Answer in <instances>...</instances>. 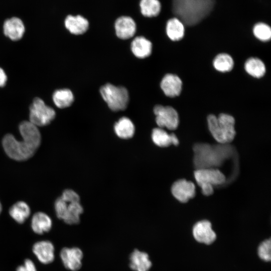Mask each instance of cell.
<instances>
[{"label": "cell", "instance_id": "cell-21", "mask_svg": "<svg viewBox=\"0 0 271 271\" xmlns=\"http://www.w3.org/2000/svg\"><path fill=\"white\" fill-rule=\"evenodd\" d=\"M114 131L120 138L127 139L131 138L135 131V127L131 120L126 117L120 118L114 124Z\"/></svg>", "mask_w": 271, "mask_h": 271}, {"label": "cell", "instance_id": "cell-1", "mask_svg": "<svg viewBox=\"0 0 271 271\" xmlns=\"http://www.w3.org/2000/svg\"><path fill=\"white\" fill-rule=\"evenodd\" d=\"M19 130L23 141H18L12 134H7L2 145L7 155L16 161H25L31 158L40 145L41 133L35 125L30 121H22Z\"/></svg>", "mask_w": 271, "mask_h": 271}, {"label": "cell", "instance_id": "cell-9", "mask_svg": "<svg viewBox=\"0 0 271 271\" xmlns=\"http://www.w3.org/2000/svg\"><path fill=\"white\" fill-rule=\"evenodd\" d=\"M60 255L66 268L76 271L81 267L83 252L80 248L64 247L61 250Z\"/></svg>", "mask_w": 271, "mask_h": 271}, {"label": "cell", "instance_id": "cell-2", "mask_svg": "<svg viewBox=\"0 0 271 271\" xmlns=\"http://www.w3.org/2000/svg\"><path fill=\"white\" fill-rule=\"evenodd\" d=\"M193 162L196 169L217 168L232 157L234 150L229 144L212 145L197 143L193 146Z\"/></svg>", "mask_w": 271, "mask_h": 271}, {"label": "cell", "instance_id": "cell-22", "mask_svg": "<svg viewBox=\"0 0 271 271\" xmlns=\"http://www.w3.org/2000/svg\"><path fill=\"white\" fill-rule=\"evenodd\" d=\"M185 29L183 23L178 18H173L168 21L166 25V33L172 41H179L184 35Z\"/></svg>", "mask_w": 271, "mask_h": 271}, {"label": "cell", "instance_id": "cell-6", "mask_svg": "<svg viewBox=\"0 0 271 271\" xmlns=\"http://www.w3.org/2000/svg\"><path fill=\"white\" fill-rule=\"evenodd\" d=\"M194 177L202 193L209 196L214 192L213 187L223 185L225 176L217 168H202L194 171Z\"/></svg>", "mask_w": 271, "mask_h": 271}, {"label": "cell", "instance_id": "cell-8", "mask_svg": "<svg viewBox=\"0 0 271 271\" xmlns=\"http://www.w3.org/2000/svg\"><path fill=\"white\" fill-rule=\"evenodd\" d=\"M156 115V121L161 128L166 127L169 129L174 130L178 126L179 119L177 111L170 106L157 105L154 108Z\"/></svg>", "mask_w": 271, "mask_h": 271}, {"label": "cell", "instance_id": "cell-32", "mask_svg": "<svg viewBox=\"0 0 271 271\" xmlns=\"http://www.w3.org/2000/svg\"><path fill=\"white\" fill-rule=\"evenodd\" d=\"M66 202L68 203L78 202L80 197L78 194L71 189L64 190L61 196Z\"/></svg>", "mask_w": 271, "mask_h": 271}, {"label": "cell", "instance_id": "cell-33", "mask_svg": "<svg viewBox=\"0 0 271 271\" xmlns=\"http://www.w3.org/2000/svg\"><path fill=\"white\" fill-rule=\"evenodd\" d=\"M16 271H37V269L32 260L26 259L25 260L23 265H21L17 267Z\"/></svg>", "mask_w": 271, "mask_h": 271}, {"label": "cell", "instance_id": "cell-26", "mask_svg": "<svg viewBox=\"0 0 271 271\" xmlns=\"http://www.w3.org/2000/svg\"><path fill=\"white\" fill-rule=\"evenodd\" d=\"M244 69L248 74L255 78L262 77L265 72L264 63L256 58L247 59L244 64Z\"/></svg>", "mask_w": 271, "mask_h": 271}, {"label": "cell", "instance_id": "cell-10", "mask_svg": "<svg viewBox=\"0 0 271 271\" xmlns=\"http://www.w3.org/2000/svg\"><path fill=\"white\" fill-rule=\"evenodd\" d=\"M171 192L177 200L185 203L195 196V186L191 181L184 179H179L172 185Z\"/></svg>", "mask_w": 271, "mask_h": 271}, {"label": "cell", "instance_id": "cell-12", "mask_svg": "<svg viewBox=\"0 0 271 271\" xmlns=\"http://www.w3.org/2000/svg\"><path fill=\"white\" fill-rule=\"evenodd\" d=\"M193 234L198 242L209 244L216 239V235L212 229L211 223L207 220L197 222L193 228Z\"/></svg>", "mask_w": 271, "mask_h": 271}, {"label": "cell", "instance_id": "cell-31", "mask_svg": "<svg viewBox=\"0 0 271 271\" xmlns=\"http://www.w3.org/2000/svg\"><path fill=\"white\" fill-rule=\"evenodd\" d=\"M67 202H66L61 197L56 199L55 202V210L57 217L60 219H63L66 212Z\"/></svg>", "mask_w": 271, "mask_h": 271}, {"label": "cell", "instance_id": "cell-30", "mask_svg": "<svg viewBox=\"0 0 271 271\" xmlns=\"http://www.w3.org/2000/svg\"><path fill=\"white\" fill-rule=\"evenodd\" d=\"M270 239L265 240L259 246L258 253L259 257L263 260L269 261L270 257Z\"/></svg>", "mask_w": 271, "mask_h": 271}, {"label": "cell", "instance_id": "cell-29", "mask_svg": "<svg viewBox=\"0 0 271 271\" xmlns=\"http://www.w3.org/2000/svg\"><path fill=\"white\" fill-rule=\"evenodd\" d=\"M254 36L261 41H267L271 38V29L266 24L258 23L253 28Z\"/></svg>", "mask_w": 271, "mask_h": 271}, {"label": "cell", "instance_id": "cell-11", "mask_svg": "<svg viewBox=\"0 0 271 271\" xmlns=\"http://www.w3.org/2000/svg\"><path fill=\"white\" fill-rule=\"evenodd\" d=\"M4 35L13 41L20 40L25 32V26L22 20L17 16L7 19L3 24Z\"/></svg>", "mask_w": 271, "mask_h": 271}, {"label": "cell", "instance_id": "cell-7", "mask_svg": "<svg viewBox=\"0 0 271 271\" xmlns=\"http://www.w3.org/2000/svg\"><path fill=\"white\" fill-rule=\"evenodd\" d=\"M55 116L54 110L46 105L40 98H36L30 107V121L36 126L49 124Z\"/></svg>", "mask_w": 271, "mask_h": 271}, {"label": "cell", "instance_id": "cell-5", "mask_svg": "<svg viewBox=\"0 0 271 271\" xmlns=\"http://www.w3.org/2000/svg\"><path fill=\"white\" fill-rule=\"evenodd\" d=\"M100 94L108 107L114 111L123 110L129 101V93L123 86L107 83L100 88Z\"/></svg>", "mask_w": 271, "mask_h": 271}, {"label": "cell", "instance_id": "cell-14", "mask_svg": "<svg viewBox=\"0 0 271 271\" xmlns=\"http://www.w3.org/2000/svg\"><path fill=\"white\" fill-rule=\"evenodd\" d=\"M55 248L51 242L42 240L36 242L33 246V252L38 259L42 263L48 264L53 261L55 258Z\"/></svg>", "mask_w": 271, "mask_h": 271}, {"label": "cell", "instance_id": "cell-20", "mask_svg": "<svg viewBox=\"0 0 271 271\" xmlns=\"http://www.w3.org/2000/svg\"><path fill=\"white\" fill-rule=\"evenodd\" d=\"M52 225L51 218L42 212L36 213L32 217L31 227L33 231L38 234H42L50 230Z\"/></svg>", "mask_w": 271, "mask_h": 271}, {"label": "cell", "instance_id": "cell-34", "mask_svg": "<svg viewBox=\"0 0 271 271\" xmlns=\"http://www.w3.org/2000/svg\"><path fill=\"white\" fill-rule=\"evenodd\" d=\"M7 80V75L3 70L0 68V87H3L5 85Z\"/></svg>", "mask_w": 271, "mask_h": 271}, {"label": "cell", "instance_id": "cell-27", "mask_svg": "<svg viewBox=\"0 0 271 271\" xmlns=\"http://www.w3.org/2000/svg\"><path fill=\"white\" fill-rule=\"evenodd\" d=\"M140 8L143 16L150 18L156 17L159 14L161 5L159 0H141Z\"/></svg>", "mask_w": 271, "mask_h": 271}, {"label": "cell", "instance_id": "cell-17", "mask_svg": "<svg viewBox=\"0 0 271 271\" xmlns=\"http://www.w3.org/2000/svg\"><path fill=\"white\" fill-rule=\"evenodd\" d=\"M129 260V266L134 271H149L152 266L149 255L138 249L131 253Z\"/></svg>", "mask_w": 271, "mask_h": 271}, {"label": "cell", "instance_id": "cell-18", "mask_svg": "<svg viewBox=\"0 0 271 271\" xmlns=\"http://www.w3.org/2000/svg\"><path fill=\"white\" fill-rule=\"evenodd\" d=\"M131 50L133 55L139 58L149 56L152 51V44L144 37H136L131 42Z\"/></svg>", "mask_w": 271, "mask_h": 271}, {"label": "cell", "instance_id": "cell-28", "mask_svg": "<svg viewBox=\"0 0 271 271\" xmlns=\"http://www.w3.org/2000/svg\"><path fill=\"white\" fill-rule=\"evenodd\" d=\"M213 65L217 70L225 72L232 70L234 65V62L232 57L226 53H221L217 55L214 58Z\"/></svg>", "mask_w": 271, "mask_h": 271}, {"label": "cell", "instance_id": "cell-19", "mask_svg": "<svg viewBox=\"0 0 271 271\" xmlns=\"http://www.w3.org/2000/svg\"><path fill=\"white\" fill-rule=\"evenodd\" d=\"M152 139L153 142L158 146L166 147L173 144L178 145L179 140L175 134H169L161 127L155 128L152 133Z\"/></svg>", "mask_w": 271, "mask_h": 271}, {"label": "cell", "instance_id": "cell-25", "mask_svg": "<svg viewBox=\"0 0 271 271\" xmlns=\"http://www.w3.org/2000/svg\"><path fill=\"white\" fill-rule=\"evenodd\" d=\"M53 100L58 107L64 108L71 105L74 101V96L70 90L61 89L54 92Z\"/></svg>", "mask_w": 271, "mask_h": 271}, {"label": "cell", "instance_id": "cell-15", "mask_svg": "<svg viewBox=\"0 0 271 271\" xmlns=\"http://www.w3.org/2000/svg\"><path fill=\"white\" fill-rule=\"evenodd\" d=\"M160 86L166 96L173 97L180 94L182 82L178 76L172 74H167L163 78Z\"/></svg>", "mask_w": 271, "mask_h": 271}, {"label": "cell", "instance_id": "cell-24", "mask_svg": "<svg viewBox=\"0 0 271 271\" xmlns=\"http://www.w3.org/2000/svg\"><path fill=\"white\" fill-rule=\"evenodd\" d=\"M83 211V208L79 202H67L66 212L62 220L68 224H78L80 221V215Z\"/></svg>", "mask_w": 271, "mask_h": 271}, {"label": "cell", "instance_id": "cell-4", "mask_svg": "<svg viewBox=\"0 0 271 271\" xmlns=\"http://www.w3.org/2000/svg\"><path fill=\"white\" fill-rule=\"evenodd\" d=\"M208 128L215 140L220 144H229L235 136V119L233 116L221 113L218 117L210 114L207 117Z\"/></svg>", "mask_w": 271, "mask_h": 271}, {"label": "cell", "instance_id": "cell-23", "mask_svg": "<svg viewBox=\"0 0 271 271\" xmlns=\"http://www.w3.org/2000/svg\"><path fill=\"white\" fill-rule=\"evenodd\" d=\"M31 210L29 205L23 201L15 203L9 210L10 216L18 223H23L29 217Z\"/></svg>", "mask_w": 271, "mask_h": 271}, {"label": "cell", "instance_id": "cell-13", "mask_svg": "<svg viewBox=\"0 0 271 271\" xmlns=\"http://www.w3.org/2000/svg\"><path fill=\"white\" fill-rule=\"evenodd\" d=\"M115 34L121 39H128L133 36L136 31V24L129 16H121L115 22Z\"/></svg>", "mask_w": 271, "mask_h": 271}, {"label": "cell", "instance_id": "cell-16", "mask_svg": "<svg viewBox=\"0 0 271 271\" xmlns=\"http://www.w3.org/2000/svg\"><path fill=\"white\" fill-rule=\"evenodd\" d=\"M64 26L70 33L78 35L87 31L89 27V22L81 15H69L64 20Z\"/></svg>", "mask_w": 271, "mask_h": 271}, {"label": "cell", "instance_id": "cell-35", "mask_svg": "<svg viewBox=\"0 0 271 271\" xmlns=\"http://www.w3.org/2000/svg\"><path fill=\"white\" fill-rule=\"evenodd\" d=\"M2 204H1V202H0V214H1V212H2Z\"/></svg>", "mask_w": 271, "mask_h": 271}, {"label": "cell", "instance_id": "cell-3", "mask_svg": "<svg viewBox=\"0 0 271 271\" xmlns=\"http://www.w3.org/2000/svg\"><path fill=\"white\" fill-rule=\"evenodd\" d=\"M214 0H173L172 11L185 25L199 23L212 11Z\"/></svg>", "mask_w": 271, "mask_h": 271}]
</instances>
